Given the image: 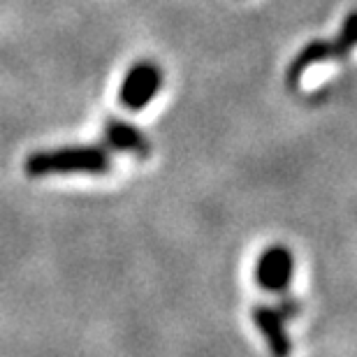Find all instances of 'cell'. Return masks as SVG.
Instances as JSON below:
<instances>
[{
  "label": "cell",
  "mask_w": 357,
  "mask_h": 357,
  "mask_svg": "<svg viewBox=\"0 0 357 357\" xmlns=\"http://www.w3.org/2000/svg\"><path fill=\"white\" fill-rule=\"evenodd\" d=\"M24 167L28 176L107 174L112 169V155L102 146H63L31 153Z\"/></svg>",
  "instance_id": "cell-1"
},
{
  "label": "cell",
  "mask_w": 357,
  "mask_h": 357,
  "mask_svg": "<svg viewBox=\"0 0 357 357\" xmlns=\"http://www.w3.org/2000/svg\"><path fill=\"white\" fill-rule=\"evenodd\" d=\"M162 86V73L155 63L142 61L128 70L121 84V105L128 109H142L155 98Z\"/></svg>",
  "instance_id": "cell-2"
},
{
  "label": "cell",
  "mask_w": 357,
  "mask_h": 357,
  "mask_svg": "<svg viewBox=\"0 0 357 357\" xmlns=\"http://www.w3.org/2000/svg\"><path fill=\"white\" fill-rule=\"evenodd\" d=\"M292 278V255L288 248L271 246L258 258L255 281L269 292H285Z\"/></svg>",
  "instance_id": "cell-3"
},
{
  "label": "cell",
  "mask_w": 357,
  "mask_h": 357,
  "mask_svg": "<svg viewBox=\"0 0 357 357\" xmlns=\"http://www.w3.org/2000/svg\"><path fill=\"white\" fill-rule=\"evenodd\" d=\"M105 142L114 151L130 153L135 158H149V155H151V144H149V139L139 132V128H135L119 119H109L105 123Z\"/></svg>",
  "instance_id": "cell-4"
},
{
  "label": "cell",
  "mask_w": 357,
  "mask_h": 357,
  "mask_svg": "<svg viewBox=\"0 0 357 357\" xmlns=\"http://www.w3.org/2000/svg\"><path fill=\"white\" fill-rule=\"evenodd\" d=\"M253 323L267 341V348L274 357L290 355V337L285 332V318L271 306H258L253 309Z\"/></svg>",
  "instance_id": "cell-5"
},
{
  "label": "cell",
  "mask_w": 357,
  "mask_h": 357,
  "mask_svg": "<svg viewBox=\"0 0 357 357\" xmlns=\"http://www.w3.org/2000/svg\"><path fill=\"white\" fill-rule=\"evenodd\" d=\"M325 61H334L332 40H313V42H309V45H306L302 52L295 56V61L290 63L288 82L297 84V79L304 75L306 68L316 66V63H325Z\"/></svg>",
  "instance_id": "cell-6"
},
{
  "label": "cell",
  "mask_w": 357,
  "mask_h": 357,
  "mask_svg": "<svg viewBox=\"0 0 357 357\" xmlns=\"http://www.w3.org/2000/svg\"><path fill=\"white\" fill-rule=\"evenodd\" d=\"M357 47V10L351 12L341 26V33L332 40L334 49V61H344L348 59V54Z\"/></svg>",
  "instance_id": "cell-7"
},
{
  "label": "cell",
  "mask_w": 357,
  "mask_h": 357,
  "mask_svg": "<svg viewBox=\"0 0 357 357\" xmlns=\"http://www.w3.org/2000/svg\"><path fill=\"white\" fill-rule=\"evenodd\" d=\"M276 311L281 313L285 320H290V318H297L299 313H302V304H299V299H295V297L283 295L281 299H278Z\"/></svg>",
  "instance_id": "cell-8"
}]
</instances>
